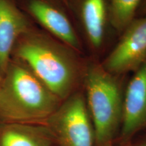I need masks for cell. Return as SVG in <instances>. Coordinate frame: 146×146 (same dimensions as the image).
<instances>
[{
	"mask_svg": "<svg viewBox=\"0 0 146 146\" xmlns=\"http://www.w3.org/2000/svg\"><path fill=\"white\" fill-rule=\"evenodd\" d=\"M12 55L62 101L74 93L81 76L79 62L72 50L31 29L18 39Z\"/></svg>",
	"mask_w": 146,
	"mask_h": 146,
	"instance_id": "1",
	"label": "cell"
},
{
	"mask_svg": "<svg viewBox=\"0 0 146 146\" xmlns=\"http://www.w3.org/2000/svg\"><path fill=\"white\" fill-rule=\"evenodd\" d=\"M28 10L36 21L51 34L72 50L79 51L81 44L66 15L45 0H31Z\"/></svg>",
	"mask_w": 146,
	"mask_h": 146,
	"instance_id": "8",
	"label": "cell"
},
{
	"mask_svg": "<svg viewBox=\"0 0 146 146\" xmlns=\"http://www.w3.org/2000/svg\"><path fill=\"white\" fill-rule=\"evenodd\" d=\"M1 74H0V81H1Z\"/></svg>",
	"mask_w": 146,
	"mask_h": 146,
	"instance_id": "16",
	"label": "cell"
},
{
	"mask_svg": "<svg viewBox=\"0 0 146 146\" xmlns=\"http://www.w3.org/2000/svg\"><path fill=\"white\" fill-rule=\"evenodd\" d=\"M86 104L96 135V146L112 143L120 133L124 93L118 76L102 64L89 63L83 72Z\"/></svg>",
	"mask_w": 146,
	"mask_h": 146,
	"instance_id": "3",
	"label": "cell"
},
{
	"mask_svg": "<svg viewBox=\"0 0 146 146\" xmlns=\"http://www.w3.org/2000/svg\"><path fill=\"white\" fill-rule=\"evenodd\" d=\"M30 29L27 17L12 0H0V74L1 76L10 63L18 39Z\"/></svg>",
	"mask_w": 146,
	"mask_h": 146,
	"instance_id": "7",
	"label": "cell"
},
{
	"mask_svg": "<svg viewBox=\"0 0 146 146\" xmlns=\"http://www.w3.org/2000/svg\"><path fill=\"white\" fill-rule=\"evenodd\" d=\"M104 146H113V145H112V143H111L106 144V145H104Z\"/></svg>",
	"mask_w": 146,
	"mask_h": 146,
	"instance_id": "15",
	"label": "cell"
},
{
	"mask_svg": "<svg viewBox=\"0 0 146 146\" xmlns=\"http://www.w3.org/2000/svg\"><path fill=\"white\" fill-rule=\"evenodd\" d=\"M57 146H96L94 125L86 100L74 92L45 120Z\"/></svg>",
	"mask_w": 146,
	"mask_h": 146,
	"instance_id": "4",
	"label": "cell"
},
{
	"mask_svg": "<svg viewBox=\"0 0 146 146\" xmlns=\"http://www.w3.org/2000/svg\"><path fill=\"white\" fill-rule=\"evenodd\" d=\"M143 3L144 10L145 11V13H146V0H143Z\"/></svg>",
	"mask_w": 146,
	"mask_h": 146,
	"instance_id": "13",
	"label": "cell"
},
{
	"mask_svg": "<svg viewBox=\"0 0 146 146\" xmlns=\"http://www.w3.org/2000/svg\"><path fill=\"white\" fill-rule=\"evenodd\" d=\"M52 133L45 124L3 123L0 146H53Z\"/></svg>",
	"mask_w": 146,
	"mask_h": 146,
	"instance_id": "9",
	"label": "cell"
},
{
	"mask_svg": "<svg viewBox=\"0 0 146 146\" xmlns=\"http://www.w3.org/2000/svg\"><path fill=\"white\" fill-rule=\"evenodd\" d=\"M124 145H121V146H135V145H130V144H129V142L128 143H123Z\"/></svg>",
	"mask_w": 146,
	"mask_h": 146,
	"instance_id": "14",
	"label": "cell"
},
{
	"mask_svg": "<svg viewBox=\"0 0 146 146\" xmlns=\"http://www.w3.org/2000/svg\"><path fill=\"white\" fill-rule=\"evenodd\" d=\"M62 102L25 64L10 60L0 81L3 123L43 124Z\"/></svg>",
	"mask_w": 146,
	"mask_h": 146,
	"instance_id": "2",
	"label": "cell"
},
{
	"mask_svg": "<svg viewBox=\"0 0 146 146\" xmlns=\"http://www.w3.org/2000/svg\"><path fill=\"white\" fill-rule=\"evenodd\" d=\"M80 12L89 43L94 48H99L104 41L108 16L106 0H82Z\"/></svg>",
	"mask_w": 146,
	"mask_h": 146,
	"instance_id": "10",
	"label": "cell"
},
{
	"mask_svg": "<svg viewBox=\"0 0 146 146\" xmlns=\"http://www.w3.org/2000/svg\"><path fill=\"white\" fill-rule=\"evenodd\" d=\"M146 129V60L134 72L124 93L123 116L119 133L123 143Z\"/></svg>",
	"mask_w": 146,
	"mask_h": 146,
	"instance_id": "6",
	"label": "cell"
},
{
	"mask_svg": "<svg viewBox=\"0 0 146 146\" xmlns=\"http://www.w3.org/2000/svg\"><path fill=\"white\" fill-rule=\"evenodd\" d=\"M146 60V14L135 19L123 32L120 41L102 64L116 76L133 72Z\"/></svg>",
	"mask_w": 146,
	"mask_h": 146,
	"instance_id": "5",
	"label": "cell"
},
{
	"mask_svg": "<svg viewBox=\"0 0 146 146\" xmlns=\"http://www.w3.org/2000/svg\"><path fill=\"white\" fill-rule=\"evenodd\" d=\"M144 131L145 133L139 137L135 146H146V129Z\"/></svg>",
	"mask_w": 146,
	"mask_h": 146,
	"instance_id": "12",
	"label": "cell"
},
{
	"mask_svg": "<svg viewBox=\"0 0 146 146\" xmlns=\"http://www.w3.org/2000/svg\"><path fill=\"white\" fill-rule=\"evenodd\" d=\"M143 0H110L108 16L112 26L124 32L135 20V15Z\"/></svg>",
	"mask_w": 146,
	"mask_h": 146,
	"instance_id": "11",
	"label": "cell"
}]
</instances>
